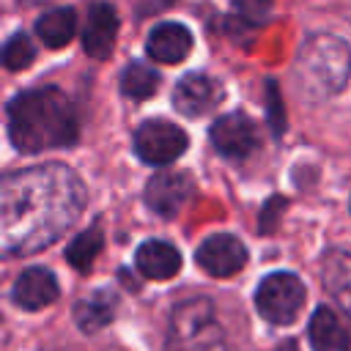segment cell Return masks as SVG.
Here are the masks:
<instances>
[{
  "mask_svg": "<svg viewBox=\"0 0 351 351\" xmlns=\"http://www.w3.org/2000/svg\"><path fill=\"white\" fill-rule=\"evenodd\" d=\"M58 291H60L58 280L49 269L30 266L16 277V282L11 288V299L22 310H41V307H47L58 299Z\"/></svg>",
  "mask_w": 351,
  "mask_h": 351,
  "instance_id": "cell-12",
  "label": "cell"
},
{
  "mask_svg": "<svg viewBox=\"0 0 351 351\" xmlns=\"http://www.w3.org/2000/svg\"><path fill=\"white\" fill-rule=\"evenodd\" d=\"M293 74L302 93H307L310 99L335 96L351 77V49L337 36L315 33L302 44Z\"/></svg>",
  "mask_w": 351,
  "mask_h": 351,
  "instance_id": "cell-3",
  "label": "cell"
},
{
  "mask_svg": "<svg viewBox=\"0 0 351 351\" xmlns=\"http://www.w3.org/2000/svg\"><path fill=\"white\" fill-rule=\"evenodd\" d=\"M233 16L250 27H261L271 19V0H233Z\"/></svg>",
  "mask_w": 351,
  "mask_h": 351,
  "instance_id": "cell-22",
  "label": "cell"
},
{
  "mask_svg": "<svg viewBox=\"0 0 351 351\" xmlns=\"http://www.w3.org/2000/svg\"><path fill=\"white\" fill-rule=\"evenodd\" d=\"M112 313H115V296L110 291H96L93 296L77 302L74 307V318L82 332H96L107 326L112 321Z\"/></svg>",
  "mask_w": 351,
  "mask_h": 351,
  "instance_id": "cell-18",
  "label": "cell"
},
{
  "mask_svg": "<svg viewBox=\"0 0 351 351\" xmlns=\"http://www.w3.org/2000/svg\"><path fill=\"white\" fill-rule=\"evenodd\" d=\"M302 304H304V282L291 271H274L263 277L255 291L258 313L277 326L291 324L299 315Z\"/></svg>",
  "mask_w": 351,
  "mask_h": 351,
  "instance_id": "cell-5",
  "label": "cell"
},
{
  "mask_svg": "<svg viewBox=\"0 0 351 351\" xmlns=\"http://www.w3.org/2000/svg\"><path fill=\"white\" fill-rule=\"evenodd\" d=\"M101 241H104V236H101L99 228H88V230H82V233L66 247V261H69L74 269L88 271V269L93 266L96 255L101 252Z\"/></svg>",
  "mask_w": 351,
  "mask_h": 351,
  "instance_id": "cell-20",
  "label": "cell"
},
{
  "mask_svg": "<svg viewBox=\"0 0 351 351\" xmlns=\"http://www.w3.org/2000/svg\"><path fill=\"white\" fill-rule=\"evenodd\" d=\"M165 351H228V337L211 299L192 296L176 304L167 324Z\"/></svg>",
  "mask_w": 351,
  "mask_h": 351,
  "instance_id": "cell-4",
  "label": "cell"
},
{
  "mask_svg": "<svg viewBox=\"0 0 351 351\" xmlns=\"http://www.w3.org/2000/svg\"><path fill=\"white\" fill-rule=\"evenodd\" d=\"M219 99H222V88L208 74H186L173 88V107L186 118L206 115L219 104Z\"/></svg>",
  "mask_w": 351,
  "mask_h": 351,
  "instance_id": "cell-10",
  "label": "cell"
},
{
  "mask_svg": "<svg viewBox=\"0 0 351 351\" xmlns=\"http://www.w3.org/2000/svg\"><path fill=\"white\" fill-rule=\"evenodd\" d=\"M19 3H25V5H36V3H44V0H19Z\"/></svg>",
  "mask_w": 351,
  "mask_h": 351,
  "instance_id": "cell-24",
  "label": "cell"
},
{
  "mask_svg": "<svg viewBox=\"0 0 351 351\" xmlns=\"http://www.w3.org/2000/svg\"><path fill=\"white\" fill-rule=\"evenodd\" d=\"M271 351H299V348H296V343H293V340H285V343H280V346H277V348H271Z\"/></svg>",
  "mask_w": 351,
  "mask_h": 351,
  "instance_id": "cell-23",
  "label": "cell"
},
{
  "mask_svg": "<svg viewBox=\"0 0 351 351\" xmlns=\"http://www.w3.org/2000/svg\"><path fill=\"white\" fill-rule=\"evenodd\" d=\"M195 261L211 277H230L247 263V247L230 233H214L197 247Z\"/></svg>",
  "mask_w": 351,
  "mask_h": 351,
  "instance_id": "cell-8",
  "label": "cell"
},
{
  "mask_svg": "<svg viewBox=\"0 0 351 351\" xmlns=\"http://www.w3.org/2000/svg\"><path fill=\"white\" fill-rule=\"evenodd\" d=\"M80 121L71 99L55 88H30L8 101V137L22 154H41L77 143Z\"/></svg>",
  "mask_w": 351,
  "mask_h": 351,
  "instance_id": "cell-2",
  "label": "cell"
},
{
  "mask_svg": "<svg viewBox=\"0 0 351 351\" xmlns=\"http://www.w3.org/2000/svg\"><path fill=\"white\" fill-rule=\"evenodd\" d=\"M192 181L186 173H156L148 184H145V206L165 217V219H173L184 206L186 200L192 197Z\"/></svg>",
  "mask_w": 351,
  "mask_h": 351,
  "instance_id": "cell-9",
  "label": "cell"
},
{
  "mask_svg": "<svg viewBox=\"0 0 351 351\" xmlns=\"http://www.w3.org/2000/svg\"><path fill=\"white\" fill-rule=\"evenodd\" d=\"M208 140L225 159H247L258 148V126L244 112H228L211 123Z\"/></svg>",
  "mask_w": 351,
  "mask_h": 351,
  "instance_id": "cell-7",
  "label": "cell"
},
{
  "mask_svg": "<svg viewBox=\"0 0 351 351\" xmlns=\"http://www.w3.org/2000/svg\"><path fill=\"white\" fill-rule=\"evenodd\" d=\"M134 266L148 280H170L181 269V252L162 239H148L137 247Z\"/></svg>",
  "mask_w": 351,
  "mask_h": 351,
  "instance_id": "cell-15",
  "label": "cell"
},
{
  "mask_svg": "<svg viewBox=\"0 0 351 351\" xmlns=\"http://www.w3.org/2000/svg\"><path fill=\"white\" fill-rule=\"evenodd\" d=\"M186 132L165 118L145 121L134 132V151L148 165H170L186 151Z\"/></svg>",
  "mask_w": 351,
  "mask_h": 351,
  "instance_id": "cell-6",
  "label": "cell"
},
{
  "mask_svg": "<svg viewBox=\"0 0 351 351\" xmlns=\"http://www.w3.org/2000/svg\"><path fill=\"white\" fill-rule=\"evenodd\" d=\"M115 36H118V14L110 3H90L88 5V16H85V27H82V49L96 58V60H104L110 58L112 52V44H115Z\"/></svg>",
  "mask_w": 351,
  "mask_h": 351,
  "instance_id": "cell-11",
  "label": "cell"
},
{
  "mask_svg": "<svg viewBox=\"0 0 351 351\" xmlns=\"http://www.w3.org/2000/svg\"><path fill=\"white\" fill-rule=\"evenodd\" d=\"M33 60H36V47H33V41H30L25 33L11 36L8 44H5V49H3V63H5L11 71H19V69H27Z\"/></svg>",
  "mask_w": 351,
  "mask_h": 351,
  "instance_id": "cell-21",
  "label": "cell"
},
{
  "mask_svg": "<svg viewBox=\"0 0 351 351\" xmlns=\"http://www.w3.org/2000/svg\"><path fill=\"white\" fill-rule=\"evenodd\" d=\"M74 30H77V14L71 8H52V11L41 14L38 22H36L38 38L47 47H52V49L69 44L71 36H74Z\"/></svg>",
  "mask_w": 351,
  "mask_h": 351,
  "instance_id": "cell-17",
  "label": "cell"
},
{
  "mask_svg": "<svg viewBox=\"0 0 351 351\" xmlns=\"http://www.w3.org/2000/svg\"><path fill=\"white\" fill-rule=\"evenodd\" d=\"M159 71L143 60H132L123 71H121V90L129 99H148L156 93L159 88Z\"/></svg>",
  "mask_w": 351,
  "mask_h": 351,
  "instance_id": "cell-19",
  "label": "cell"
},
{
  "mask_svg": "<svg viewBox=\"0 0 351 351\" xmlns=\"http://www.w3.org/2000/svg\"><path fill=\"white\" fill-rule=\"evenodd\" d=\"M321 280L329 296L340 304V310L351 321V252H343V250L329 252L321 266Z\"/></svg>",
  "mask_w": 351,
  "mask_h": 351,
  "instance_id": "cell-16",
  "label": "cell"
},
{
  "mask_svg": "<svg viewBox=\"0 0 351 351\" xmlns=\"http://www.w3.org/2000/svg\"><path fill=\"white\" fill-rule=\"evenodd\" d=\"M307 337L313 351H351V326L326 304L315 307Z\"/></svg>",
  "mask_w": 351,
  "mask_h": 351,
  "instance_id": "cell-13",
  "label": "cell"
},
{
  "mask_svg": "<svg viewBox=\"0 0 351 351\" xmlns=\"http://www.w3.org/2000/svg\"><path fill=\"white\" fill-rule=\"evenodd\" d=\"M145 49L156 63H181L192 49V33L181 22H162L148 33Z\"/></svg>",
  "mask_w": 351,
  "mask_h": 351,
  "instance_id": "cell-14",
  "label": "cell"
},
{
  "mask_svg": "<svg viewBox=\"0 0 351 351\" xmlns=\"http://www.w3.org/2000/svg\"><path fill=\"white\" fill-rule=\"evenodd\" d=\"M85 186L60 162L14 170L0 184V247L33 255L58 241L82 214Z\"/></svg>",
  "mask_w": 351,
  "mask_h": 351,
  "instance_id": "cell-1",
  "label": "cell"
}]
</instances>
